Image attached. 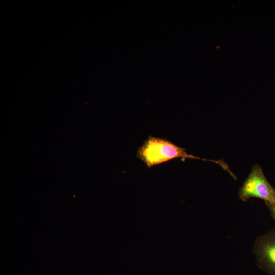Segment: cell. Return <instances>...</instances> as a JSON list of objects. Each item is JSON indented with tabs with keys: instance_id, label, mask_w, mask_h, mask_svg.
I'll list each match as a JSON object with an SVG mask.
<instances>
[{
	"instance_id": "obj_3",
	"label": "cell",
	"mask_w": 275,
	"mask_h": 275,
	"mask_svg": "<svg viewBox=\"0 0 275 275\" xmlns=\"http://www.w3.org/2000/svg\"><path fill=\"white\" fill-rule=\"evenodd\" d=\"M253 250L257 266L270 275H275V228L258 237Z\"/></svg>"
},
{
	"instance_id": "obj_4",
	"label": "cell",
	"mask_w": 275,
	"mask_h": 275,
	"mask_svg": "<svg viewBox=\"0 0 275 275\" xmlns=\"http://www.w3.org/2000/svg\"><path fill=\"white\" fill-rule=\"evenodd\" d=\"M265 204L270 211L272 218L275 221V203H265Z\"/></svg>"
},
{
	"instance_id": "obj_1",
	"label": "cell",
	"mask_w": 275,
	"mask_h": 275,
	"mask_svg": "<svg viewBox=\"0 0 275 275\" xmlns=\"http://www.w3.org/2000/svg\"><path fill=\"white\" fill-rule=\"evenodd\" d=\"M137 157L148 168L172 159L181 158L210 161L219 164L228 172L230 171L228 166L223 161L202 158L189 154L186 152L185 149L180 147L166 139L156 137L148 138L139 148Z\"/></svg>"
},
{
	"instance_id": "obj_2",
	"label": "cell",
	"mask_w": 275,
	"mask_h": 275,
	"mask_svg": "<svg viewBox=\"0 0 275 275\" xmlns=\"http://www.w3.org/2000/svg\"><path fill=\"white\" fill-rule=\"evenodd\" d=\"M243 202L251 198L262 199L265 203H275V189L265 177L260 166L255 164L238 191Z\"/></svg>"
}]
</instances>
